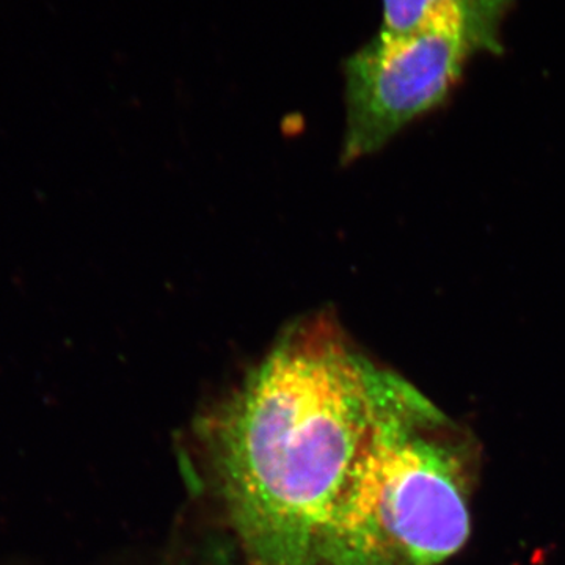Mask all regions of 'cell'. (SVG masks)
Wrapping results in <instances>:
<instances>
[{"instance_id": "cell-1", "label": "cell", "mask_w": 565, "mask_h": 565, "mask_svg": "<svg viewBox=\"0 0 565 565\" xmlns=\"http://www.w3.org/2000/svg\"><path fill=\"white\" fill-rule=\"evenodd\" d=\"M424 394L332 316L299 319L195 427L200 490L241 565H332L381 497L394 435Z\"/></svg>"}, {"instance_id": "cell-2", "label": "cell", "mask_w": 565, "mask_h": 565, "mask_svg": "<svg viewBox=\"0 0 565 565\" xmlns=\"http://www.w3.org/2000/svg\"><path fill=\"white\" fill-rule=\"evenodd\" d=\"M481 52L501 54V25L462 11L407 35L381 32L344 62L343 162L381 150L408 122L445 102Z\"/></svg>"}, {"instance_id": "cell-3", "label": "cell", "mask_w": 565, "mask_h": 565, "mask_svg": "<svg viewBox=\"0 0 565 565\" xmlns=\"http://www.w3.org/2000/svg\"><path fill=\"white\" fill-rule=\"evenodd\" d=\"M382 3L384 24L381 32L407 35L449 11H462L479 20L503 25L514 0H382Z\"/></svg>"}]
</instances>
